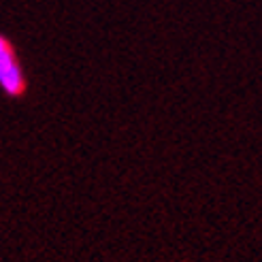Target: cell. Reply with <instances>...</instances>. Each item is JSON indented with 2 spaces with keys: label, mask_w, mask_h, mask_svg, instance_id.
Instances as JSON below:
<instances>
[{
  "label": "cell",
  "mask_w": 262,
  "mask_h": 262,
  "mask_svg": "<svg viewBox=\"0 0 262 262\" xmlns=\"http://www.w3.org/2000/svg\"><path fill=\"white\" fill-rule=\"evenodd\" d=\"M30 79L17 45L0 32V94L7 100L21 102L28 98Z\"/></svg>",
  "instance_id": "1"
}]
</instances>
